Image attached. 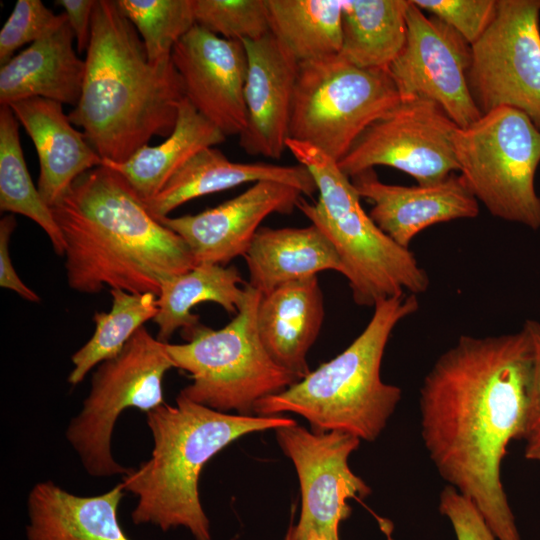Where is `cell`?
I'll use <instances>...</instances> for the list:
<instances>
[{"instance_id":"cell-1","label":"cell","mask_w":540,"mask_h":540,"mask_svg":"<svg viewBox=\"0 0 540 540\" xmlns=\"http://www.w3.org/2000/svg\"><path fill=\"white\" fill-rule=\"evenodd\" d=\"M532 350L525 330L462 335L420 388L421 435L441 477L477 506L497 540H520L501 482L513 439H524Z\"/></svg>"},{"instance_id":"cell-2","label":"cell","mask_w":540,"mask_h":540,"mask_svg":"<svg viewBox=\"0 0 540 540\" xmlns=\"http://www.w3.org/2000/svg\"><path fill=\"white\" fill-rule=\"evenodd\" d=\"M52 212L65 242L68 285L75 291L95 294L108 286L158 296L164 280L196 265L183 239L106 166L79 176Z\"/></svg>"},{"instance_id":"cell-3","label":"cell","mask_w":540,"mask_h":540,"mask_svg":"<svg viewBox=\"0 0 540 540\" xmlns=\"http://www.w3.org/2000/svg\"><path fill=\"white\" fill-rule=\"evenodd\" d=\"M78 104L68 114L103 160L127 161L153 136L168 137L185 98L172 58L150 62L115 1L96 0Z\"/></svg>"},{"instance_id":"cell-4","label":"cell","mask_w":540,"mask_h":540,"mask_svg":"<svg viewBox=\"0 0 540 540\" xmlns=\"http://www.w3.org/2000/svg\"><path fill=\"white\" fill-rule=\"evenodd\" d=\"M153 436L150 459L129 469L121 482L138 497L131 517L162 531L184 527L195 540H211L198 482L206 463L240 437L295 424L281 415H232L179 394L176 405L162 404L146 413Z\"/></svg>"},{"instance_id":"cell-5","label":"cell","mask_w":540,"mask_h":540,"mask_svg":"<svg viewBox=\"0 0 540 540\" xmlns=\"http://www.w3.org/2000/svg\"><path fill=\"white\" fill-rule=\"evenodd\" d=\"M419 309L417 295L379 301L360 335L339 355L285 390L254 406L260 416L294 413L315 432L342 431L374 441L401 399V389L382 381L384 351L397 324Z\"/></svg>"},{"instance_id":"cell-6","label":"cell","mask_w":540,"mask_h":540,"mask_svg":"<svg viewBox=\"0 0 540 540\" xmlns=\"http://www.w3.org/2000/svg\"><path fill=\"white\" fill-rule=\"evenodd\" d=\"M286 148L311 173L318 193L316 203L301 198L297 208L333 243L354 302L374 307L404 293L425 292L429 287L426 271L409 248L395 243L364 211L351 178L338 162L291 138Z\"/></svg>"},{"instance_id":"cell-7","label":"cell","mask_w":540,"mask_h":540,"mask_svg":"<svg viewBox=\"0 0 540 540\" xmlns=\"http://www.w3.org/2000/svg\"><path fill=\"white\" fill-rule=\"evenodd\" d=\"M246 297L235 317L219 330L202 324L185 335L186 343H166L175 368L193 382L179 394L211 409L251 415L258 401L299 379L268 354L257 329L262 294L245 284Z\"/></svg>"},{"instance_id":"cell-8","label":"cell","mask_w":540,"mask_h":540,"mask_svg":"<svg viewBox=\"0 0 540 540\" xmlns=\"http://www.w3.org/2000/svg\"><path fill=\"white\" fill-rule=\"evenodd\" d=\"M462 180L489 212L532 230L540 229V129L522 111L499 107L454 135Z\"/></svg>"},{"instance_id":"cell-9","label":"cell","mask_w":540,"mask_h":540,"mask_svg":"<svg viewBox=\"0 0 540 540\" xmlns=\"http://www.w3.org/2000/svg\"><path fill=\"white\" fill-rule=\"evenodd\" d=\"M401 101L387 69L339 54L299 63L289 138L340 161L361 134Z\"/></svg>"},{"instance_id":"cell-10","label":"cell","mask_w":540,"mask_h":540,"mask_svg":"<svg viewBox=\"0 0 540 540\" xmlns=\"http://www.w3.org/2000/svg\"><path fill=\"white\" fill-rule=\"evenodd\" d=\"M171 368L175 364L166 343L144 326L118 355L99 364L82 410L67 429V439L90 475H124L129 470L112 457L114 425L127 408L148 413L164 404L162 382Z\"/></svg>"},{"instance_id":"cell-11","label":"cell","mask_w":540,"mask_h":540,"mask_svg":"<svg viewBox=\"0 0 540 540\" xmlns=\"http://www.w3.org/2000/svg\"><path fill=\"white\" fill-rule=\"evenodd\" d=\"M468 82L482 114L512 107L540 129V0H498L494 20L471 45Z\"/></svg>"},{"instance_id":"cell-12","label":"cell","mask_w":540,"mask_h":540,"mask_svg":"<svg viewBox=\"0 0 540 540\" xmlns=\"http://www.w3.org/2000/svg\"><path fill=\"white\" fill-rule=\"evenodd\" d=\"M458 126L435 102L401 100L372 123L338 161L348 177L389 166L413 177L419 185L443 181L459 171L454 135Z\"/></svg>"},{"instance_id":"cell-13","label":"cell","mask_w":540,"mask_h":540,"mask_svg":"<svg viewBox=\"0 0 540 540\" xmlns=\"http://www.w3.org/2000/svg\"><path fill=\"white\" fill-rule=\"evenodd\" d=\"M274 431L295 467L301 492L300 517L285 540H308L311 533L339 540V525L351 513L347 500L371 492L348 464L361 440L342 431L315 432L297 423Z\"/></svg>"},{"instance_id":"cell-14","label":"cell","mask_w":540,"mask_h":540,"mask_svg":"<svg viewBox=\"0 0 540 540\" xmlns=\"http://www.w3.org/2000/svg\"><path fill=\"white\" fill-rule=\"evenodd\" d=\"M404 46L387 71L401 100L424 98L437 103L459 127L483 114L468 82L471 45L453 28L428 17L409 0Z\"/></svg>"},{"instance_id":"cell-15","label":"cell","mask_w":540,"mask_h":540,"mask_svg":"<svg viewBox=\"0 0 540 540\" xmlns=\"http://www.w3.org/2000/svg\"><path fill=\"white\" fill-rule=\"evenodd\" d=\"M171 58L185 98L226 137L247 123L244 88L248 70L243 42L194 25L173 47Z\"/></svg>"},{"instance_id":"cell-16","label":"cell","mask_w":540,"mask_h":540,"mask_svg":"<svg viewBox=\"0 0 540 540\" xmlns=\"http://www.w3.org/2000/svg\"><path fill=\"white\" fill-rule=\"evenodd\" d=\"M302 195L293 186L264 180L216 207L194 215L167 216L159 221L183 239L196 264L225 266L246 254L267 216L292 213Z\"/></svg>"},{"instance_id":"cell-17","label":"cell","mask_w":540,"mask_h":540,"mask_svg":"<svg viewBox=\"0 0 540 540\" xmlns=\"http://www.w3.org/2000/svg\"><path fill=\"white\" fill-rule=\"evenodd\" d=\"M243 44L248 60L247 123L239 144L247 154L280 159L287 149L299 63L271 32Z\"/></svg>"},{"instance_id":"cell-18","label":"cell","mask_w":540,"mask_h":540,"mask_svg":"<svg viewBox=\"0 0 540 540\" xmlns=\"http://www.w3.org/2000/svg\"><path fill=\"white\" fill-rule=\"evenodd\" d=\"M351 181L360 198L372 204L369 216L374 223L404 248L429 226L479 214V202L460 175L430 185L401 186L380 181L369 169Z\"/></svg>"},{"instance_id":"cell-19","label":"cell","mask_w":540,"mask_h":540,"mask_svg":"<svg viewBox=\"0 0 540 540\" xmlns=\"http://www.w3.org/2000/svg\"><path fill=\"white\" fill-rule=\"evenodd\" d=\"M9 107L34 143L40 163L37 188L49 207L62 200L79 176L103 165L84 133L73 127L61 103L34 97Z\"/></svg>"},{"instance_id":"cell-20","label":"cell","mask_w":540,"mask_h":540,"mask_svg":"<svg viewBox=\"0 0 540 540\" xmlns=\"http://www.w3.org/2000/svg\"><path fill=\"white\" fill-rule=\"evenodd\" d=\"M317 276L283 284L262 295L257 329L270 357L299 380L310 373L307 354L324 320Z\"/></svg>"},{"instance_id":"cell-21","label":"cell","mask_w":540,"mask_h":540,"mask_svg":"<svg viewBox=\"0 0 540 540\" xmlns=\"http://www.w3.org/2000/svg\"><path fill=\"white\" fill-rule=\"evenodd\" d=\"M264 180L293 186L303 195L317 192L311 173L301 164L233 162L219 149L208 147L189 159L156 196L144 203L150 214L160 220L194 198Z\"/></svg>"},{"instance_id":"cell-22","label":"cell","mask_w":540,"mask_h":540,"mask_svg":"<svg viewBox=\"0 0 540 540\" xmlns=\"http://www.w3.org/2000/svg\"><path fill=\"white\" fill-rule=\"evenodd\" d=\"M68 20L32 43L0 69V104L40 97L75 107L80 99L85 60L74 50Z\"/></svg>"},{"instance_id":"cell-23","label":"cell","mask_w":540,"mask_h":540,"mask_svg":"<svg viewBox=\"0 0 540 540\" xmlns=\"http://www.w3.org/2000/svg\"><path fill=\"white\" fill-rule=\"evenodd\" d=\"M122 483L97 496H77L51 481L28 496V540H131L118 519Z\"/></svg>"},{"instance_id":"cell-24","label":"cell","mask_w":540,"mask_h":540,"mask_svg":"<svg viewBox=\"0 0 540 540\" xmlns=\"http://www.w3.org/2000/svg\"><path fill=\"white\" fill-rule=\"evenodd\" d=\"M244 257L248 284L262 295L322 271L344 273L333 243L314 224L302 228L260 227Z\"/></svg>"},{"instance_id":"cell-25","label":"cell","mask_w":540,"mask_h":540,"mask_svg":"<svg viewBox=\"0 0 540 540\" xmlns=\"http://www.w3.org/2000/svg\"><path fill=\"white\" fill-rule=\"evenodd\" d=\"M226 136L184 98L172 133L155 146L146 145L123 163L103 160L121 174L138 196L149 200L199 151L221 144Z\"/></svg>"},{"instance_id":"cell-26","label":"cell","mask_w":540,"mask_h":540,"mask_svg":"<svg viewBox=\"0 0 540 540\" xmlns=\"http://www.w3.org/2000/svg\"><path fill=\"white\" fill-rule=\"evenodd\" d=\"M242 276L235 266L197 263L182 274L167 278L157 296V339L167 343L178 329L185 335L200 325L199 316L192 313L194 306L213 302L225 311L236 314L246 297Z\"/></svg>"},{"instance_id":"cell-27","label":"cell","mask_w":540,"mask_h":540,"mask_svg":"<svg viewBox=\"0 0 540 540\" xmlns=\"http://www.w3.org/2000/svg\"><path fill=\"white\" fill-rule=\"evenodd\" d=\"M409 0H344L339 55L369 69H387L406 39Z\"/></svg>"},{"instance_id":"cell-28","label":"cell","mask_w":540,"mask_h":540,"mask_svg":"<svg viewBox=\"0 0 540 540\" xmlns=\"http://www.w3.org/2000/svg\"><path fill=\"white\" fill-rule=\"evenodd\" d=\"M270 32L298 62L339 54L343 0H266Z\"/></svg>"},{"instance_id":"cell-29","label":"cell","mask_w":540,"mask_h":540,"mask_svg":"<svg viewBox=\"0 0 540 540\" xmlns=\"http://www.w3.org/2000/svg\"><path fill=\"white\" fill-rule=\"evenodd\" d=\"M0 210L21 214L37 223L54 251L63 256L65 242L52 208L43 200L27 169L19 137V122L11 108L0 107Z\"/></svg>"},{"instance_id":"cell-30","label":"cell","mask_w":540,"mask_h":540,"mask_svg":"<svg viewBox=\"0 0 540 540\" xmlns=\"http://www.w3.org/2000/svg\"><path fill=\"white\" fill-rule=\"evenodd\" d=\"M111 310L94 314L92 337L72 356L73 369L68 382L79 384L96 365L118 355L129 339L157 315V295L110 289Z\"/></svg>"},{"instance_id":"cell-31","label":"cell","mask_w":540,"mask_h":540,"mask_svg":"<svg viewBox=\"0 0 540 540\" xmlns=\"http://www.w3.org/2000/svg\"><path fill=\"white\" fill-rule=\"evenodd\" d=\"M135 26L150 62L171 59L175 44L195 25L192 0H116Z\"/></svg>"},{"instance_id":"cell-32","label":"cell","mask_w":540,"mask_h":540,"mask_svg":"<svg viewBox=\"0 0 540 540\" xmlns=\"http://www.w3.org/2000/svg\"><path fill=\"white\" fill-rule=\"evenodd\" d=\"M195 24L228 40H256L270 33L266 0H192Z\"/></svg>"},{"instance_id":"cell-33","label":"cell","mask_w":540,"mask_h":540,"mask_svg":"<svg viewBox=\"0 0 540 540\" xmlns=\"http://www.w3.org/2000/svg\"><path fill=\"white\" fill-rule=\"evenodd\" d=\"M67 21L64 12L54 14L40 0H17L0 31V64L8 62L25 44H32Z\"/></svg>"},{"instance_id":"cell-34","label":"cell","mask_w":540,"mask_h":540,"mask_svg":"<svg viewBox=\"0 0 540 540\" xmlns=\"http://www.w3.org/2000/svg\"><path fill=\"white\" fill-rule=\"evenodd\" d=\"M460 34L470 45L487 30L497 13L498 0H412Z\"/></svg>"},{"instance_id":"cell-35","label":"cell","mask_w":540,"mask_h":540,"mask_svg":"<svg viewBox=\"0 0 540 540\" xmlns=\"http://www.w3.org/2000/svg\"><path fill=\"white\" fill-rule=\"evenodd\" d=\"M439 511L450 521L457 540H496L474 502L450 485L440 493Z\"/></svg>"},{"instance_id":"cell-36","label":"cell","mask_w":540,"mask_h":540,"mask_svg":"<svg viewBox=\"0 0 540 540\" xmlns=\"http://www.w3.org/2000/svg\"><path fill=\"white\" fill-rule=\"evenodd\" d=\"M16 227L14 214L0 220V286L10 289L30 302H39L36 292L30 289L16 273L9 253V241Z\"/></svg>"},{"instance_id":"cell-37","label":"cell","mask_w":540,"mask_h":540,"mask_svg":"<svg viewBox=\"0 0 540 540\" xmlns=\"http://www.w3.org/2000/svg\"><path fill=\"white\" fill-rule=\"evenodd\" d=\"M523 329L527 333L532 350L529 404L524 439L540 429V322L526 320Z\"/></svg>"},{"instance_id":"cell-38","label":"cell","mask_w":540,"mask_h":540,"mask_svg":"<svg viewBox=\"0 0 540 540\" xmlns=\"http://www.w3.org/2000/svg\"><path fill=\"white\" fill-rule=\"evenodd\" d=\"M56 3L64 8V13L74 33L77 51L86 52L90 41L96 0H58Z\"/></svg>"},{"instance_id":"cell-39","label":"cell","mask_w":540,"mask_h":540,"mask_svg":"<svg viewBox=\"0 0 540 540\" xmlns=\"http://www.w3.org/2000/svg\"><path fill=\"white\" fill-rule=\"evenodd\" d=\"M526 440L525 457L529 460L540 461V429L532 433Z\"/></svg>"},{"instance_id":"cell-40","label":"cell","mask_w":540,"mask_h":540,"mask_svg":"<svg viewBox=\"0 0 540 540\" xmlns=\"http://www.w3.org/2000/svg\"><path fill=\"white\" fill-rule=\"evenodd\" d=\"M308 540H333V539H330V538H328L326 536H323V535H319L317 533H311L309 535Z\"/></svg>"}]
</instances>
